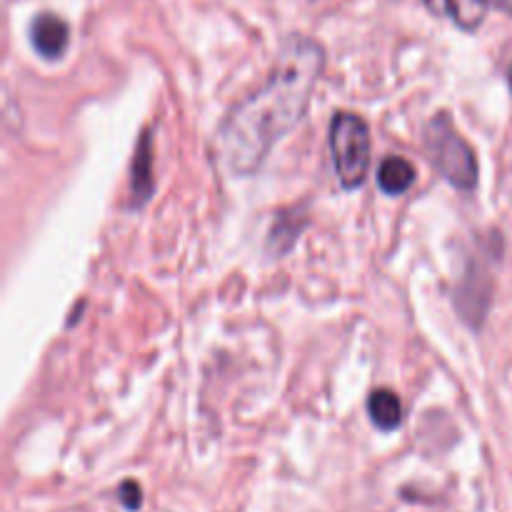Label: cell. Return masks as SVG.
<instances>
[{
    "instance_id": "1",
    "label": "cell",
    "mask_w": 512,
    "mask_h": 512,
    "mask_svg": "<svg viewBox=\"0 0 512 512\" xmlns=\"http://www.w3.org/2000/svg\"><path fill=\"white\" fill-rule=\"evenodd\" d=\"M323 70L325 48L318 40H285L268 83L235 105L218 128L215 158L225 173L250 178L263 168L270 150L303 120Z\"/></svg>"
},
{
    "instance_id": "2",
    "label": "cell",
    "mask_w": 512,
    "mask_h": 512,
    "mask_svg": "<svg viewBox=\"0 0 512 512\" xmlns=\"http://www.w3.org/2000/svg\"><path fill=\"white\" fill-rule=\"evenodd\" d=\"M423 143L428 160L433 168L448 180L453 188L473 193L478 188L480 168L475 150L470 148L468 140L455 130L453 120L448 113H435L433 118L425 123Z\"/></svg>"
},
{
    "instance_id": "3",
    "label": "cell",
    "mask_w": 512,
    "mask_h": 512,
    "mask_svg": "<svg viewBox=\"0 0 512 512\" xmlns=\"http://www.w3.org/2000/svg\"><path fill=\"white\" fill-rule=\"evenodd\" d=\"M370 128L360 115L335 113L330 123V153L335 175L345 190H355L365 183L370 170Z\"/></svg>"
},
{
    "instance_id": "4",
    "label": "cell",
    "mask_w": 512,
    "mask_h": 512,
    "mask_svg": "<svg viewBox=\"0 0 512 512\" xmlns=\"http://www.w3.org/2000/svg\"><path fill=\"white\" fill-rule=\"evenodd\" d=\"M30 43L35 53L45 60H58L68 50L70 28L60 15L40 13L30 23Z\"/></svg>"
},
{
    "instance_id": "5",
    "label": "cell",
    "mask_w": 512,
    "mask_h": 512,
    "mask_svg": "<svg viewBox=\"0 0 512 512\" xmlns=\"http://www.w3.org/2000/svg\"><path fill=\"white\" fill-rule=\"evenodd\" d=\"M155 190V178H153V138H150V130H145L138 140V148H135L133 168H130V195H133V203L130 208H143L150 200Z\"/></svg>"
},
{
    "instance_id": "6",
    "label": "cell",
    "mask_w": 512,
    "mask_h": 512,
    "mask_svg": "<svg viewBox=\"0 0 512 512\" xmlns=\"http://www.w3.org/2000/svg\"><path fill=\"white\" fill-rule=\"evenodd\" d=\"M368 415L373 425L383 433H393L403 425V403H400L398 393L390 388L373 390L368 398Z\"/></svg>"
},
{
    "instance_id": "7",
    "label": "cell",
    "mask_w": 512,
    "mask_h": 512,
    "mask_svg": "<svg viewBox=\"0 0 512 512\" xmlns=\"http://www.w3.org/2000/svg\"><path fill=\"white\" fill-rule=\"evenodd\" d=\"M415 165L410 160L400 158V155H390L380 163L378 170V185L385 195H403L415 185Z\"/></svg>"
},
{
    "instance_id": "8",
    "label": "cell",
    "mask_w": 512,
    "mask_h": 512,
    "mask_svg": "<svg viewBox=\"0 0 512 512\" xmlns=\"http://www.w3.org/2000/svg\"><path fill=\"white\" fill-rule=\"evenodd\" d=\"M305 220H300L295 213H278L275 218L273 230H270L268 238V248L273 255H285L298 240L300 230H303Z\"/></svg>"
},
{
    "instance_id": "9",
    "label": "cell",
    "mask_w": 512,
    "mask_h": 512,
    "mask_svg": "<svg viewBox=\"0 0 512 512\" xmlns=\"http://www.w3.org/2000/svg\"><path fill=\"white\" fill-rule=\"evenodd\" d=\"M118 500L128 512H138L143 508V488L135 480H125L118 488Z\"/></svg>"
},
{
    "instance_id": "10",
    "label": "cell",
    "mask_w": 512,
    "mask_h": 512,
    "mask_svg": "<svg viewBox=\"0 0 512 512\" xmlns=\"http://www.w3.org/2000/svg\"><path fill=\"white\" fill-rule=\"evenodd\" d=\"M488 5H495V8H500L503 13L512 15V0H485Z\"/></svg>"
},
{
    "instance_id": "11",
    "label": "cell",
    "mask_w": 512,
    "mask_h": 512,
    "mask_svg": "<svg viewBox=\"0 0 512 512\" xmlns=\"http://www.w3.org/2000/svg\"><path fill=\"white\" fill-rule=\"evenodd\" d=\"M425 5H428L435 15H443V0H425Z\"/></svg>"
},
{
    "instance_id": "12",
    "label": "cell",
    "mask_w": 512,
    "mask_h": 512,
    "mask_svg": "<svg viewBox=\"0 0 512 512\" xmlns=\"http://www.w3.org/2000/svg\"><path fill=\"white\" fill-rule=\"evenodd\" d=\"M508 85H510V90H512V63H510V68H508Z\"/></svg>"
}]
</instances>
